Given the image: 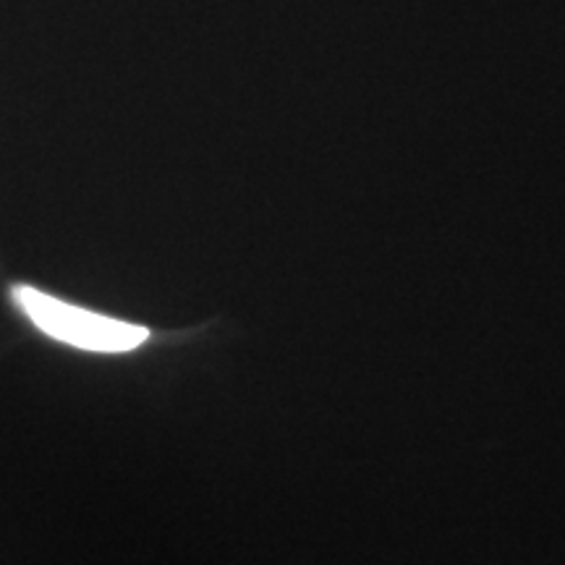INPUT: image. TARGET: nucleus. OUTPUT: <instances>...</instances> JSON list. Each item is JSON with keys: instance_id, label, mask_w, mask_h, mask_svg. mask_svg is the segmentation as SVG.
I'll use <instances>...</instances> for the list:
<instances>
[{"instance_id": "f257e3e1", "label": "nucleus", "mask_w": 565, "mask_h": 565, "mask_svg": "<svg viewBox=\"0 0 565 565\" xmlns=\"http://www.w3.org/2000/svg\"><path fill=\"white\" fill-rule=\"evenodd\" d=\"M13 299H17L21 312L34 322V328H40L42 333L55 338V341L76 345V349L84 351L124 353L137 349L150 338L147 328H141V324L110 320V317L71 307V303L53 299V296L30 286L13 288Z\"/></svg>"}]
</instances>
